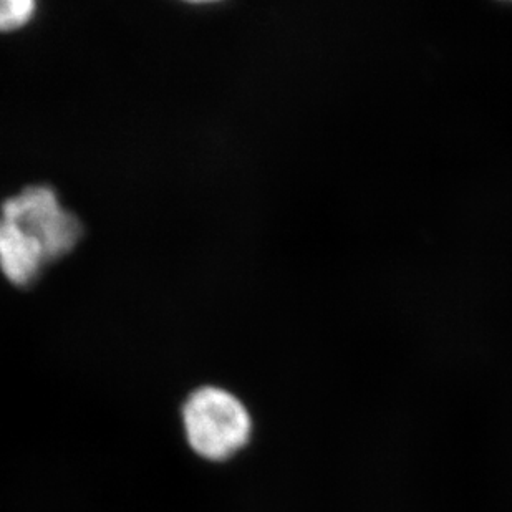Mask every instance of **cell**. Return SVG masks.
Here are the masks:
<instances>
[{
    "mask_svg": "<svg viewBox=\"0 0 512 512\" xmlns=\"http://www.w3.org/2000/svg\"><path fill=\"white\" fill-rule=\"evenodd\" d=\"M184 425L193 450L208 459L234 455L251 436L246 406L221 388L193 393L184 406Z\"/></svg>",
    "mask_w": 512,
    "mask_h": 512,
    "instance_id": "obj_1",
    "label": "cell"
},
{
    "mask_svg": "<svg viewBox=\"0 0 512 512\" xmlns=\"http://www.w3.org/2000/svg\"><path fill=\"white\" fill-rule=\"evenodd\" d=\"M2 218L15 223L44 247L47 262L73 251L82 237V224L62 208L50 186H29L2 204Z\"/></svg>",
    "mask_w": 512,
    "mask_h": 512,
    "instance_id": "obj_2",
    "label": "cell"
},
{
    "mask_svg": "<svg viewBox=\"0 0 512 512\" xmlns=\"http://www.w3.org/2000/svg\"><path fill=\"white\" fill-rule=\"evenodd\" d=\"M47 262L44 247L29 232L0 218V271L9 282L24 287L35 281Z\"/></svg>",
    "mask_w": 512,
    "mask_h": 512,
    "instance_id": "obj_3",
    "label": "cell"
},
{
    "mask_svg": "<svg viewBox=\"0 0 512 512\" xmlns=\"http://www.w3.org/2000/svg\"><path fill=\"white\" fill-rule=\"evenodd\" d=\"M35 9L32 0H0V32L22 29L34 17Z\"/></svg>",
    "mask_w": 512,
    "mask_h": 512,
    "instance_id": "obj_4",
    "label": "cell"
}]
</instances>
